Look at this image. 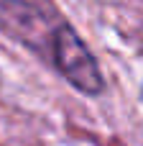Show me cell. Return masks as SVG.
Segmentation results:
<instances>
[{
	"instance_id": "obj_1",
	"label": "cell",
	"mask_w": 143,
	"mask_h": 146,
	"mask_svg": "<svg viewBox=\"0 0 143 146\" xmlns=\"http://www.w3.org/2000/svg\"><path fill=\"white\" fill-rule=\"evenodd\" d=\"M51 59L56 64V69L72 82V87H77L84 95H100L105 87L102 72L97 69V62L92 56V51L84 46V41L74 33L72 26L61 23L54 28L51 33Z\"/></svg>"
}]
</instances>
